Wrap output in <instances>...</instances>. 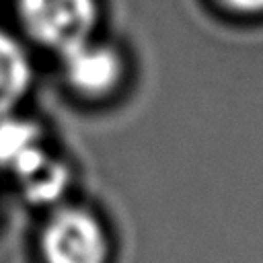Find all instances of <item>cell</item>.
Returning <instances> with one entry per match:
<instances>
[{
    "mask_svg": "<svg viewBox=\"0 0 263 263\" xmlns=\"http://www.w3.org/2000/svg\"><path fill=\"white\" fill-rule=\"evenodd\" d=\"M218 2L234 14H245V16L263 14V0H218Z\"/></svg>",
    "mask_w": 263,
    "mask_h": 263,
    "instance_id": "7",
    "label": "cell"
},
{
    "mask_svg": "<svg viewBox=\"0 0 263 263\" xmlns=\"http://www.w3.org/2000/svg\"><path fill=\"white\" fill-rule=\"evenodd\" d=\"M23 33L39 47L58 55L88 41L97 27V0H14Z\"/></svg>",
    "mask_w": 263,
    "mask_h": 263,
    "instance_id": "1",
    "label": "cell"
},
{
    "mask_svg": "<svg viewBox=\"0 0 263 263\" xmlns=\"http://www.w3.org/2000/svg\"><path fill=\"white\" fill-rule=\"evenodd\" d=\"M41 125L16 111L0 115V171L12 179L25 177L47 156Z\"/></svg>",
    "mask_w": 263,
    "mask_h": 263,
    "instance_id": "4",
    "label": "cell"
},
{
    "mask_svg": "<svg viewBox=\"0 0 263 263\" xmlns=\"http://www.w3.org/2000/svg\"><path fill=\"white\" fill-rule=\"evenodd\" d=\"M41 253L45 263H105L107 236L88 212L66 208L47 220Z\"/></svg>",
    "mask_w": 263,
    "mask_h": 263,
    "instance_id": "2",
    "label": "cell"
},
{
    "mask_svg": "<svg viewBox=\"0 0 263 263\" xmlns=\"http://www.w3.org/2000/svg\"><path fill=\"white\" fill-rule=\"evenodd\" d=\"M33 86V64L27 47L0 27V115L12 113L29 97Z\"/></svg>",
    "mask_w": 263,
    "mask_h": 263,
    "instance_id": "5",
    "label": "cell"
},
{
    "mask_svg": "<svg viewBox=\"0 0 263 263\" xmlns=\"http://www.w3.org/2000/svg\"><path fill=\"white\" fill-rule=\"evenodd\" d=\"M68 86L82 97H107L123 78L121 55L103 43L82 41L60 53Z\"/></svg>",
    "mask_w": 263,
    "mask_h": 263,
    "instance_id": "3",
    "label": "cell"
},
{
    "mask_svg": "<svg viewBox=\"0 0 263 263\" xmlns=\"http://www.w3.org/2000/svg\"><path fill=\"white\" fill-rule=\"evenodd\" d=\"M16 185L21 187L23 195L31 203H39V205L51 203L64 193V189L68 185V171L58 158H53L49 154L31 173L21 177L16 181Z\"/></svg>",
    "mask_w": 263,
    "mask_h": 263,
    "instance_id": "6",
    "label": "cell"
}]
</instances>
